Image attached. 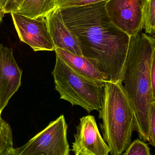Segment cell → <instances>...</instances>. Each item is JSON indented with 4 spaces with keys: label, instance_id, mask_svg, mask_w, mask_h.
I'll return each mask as SVG.
<instances>
[{
    "label": "cell",
    "instance_id": "e0dca14e",
    "mask_svg": "<svg viewBox=\"0 0 155 155\" xmlns=\"http://www.w3.org/2000/svg\"><path fill=\"white\" fill-rule=\"evenodd\" d=\"M149 143L150 145L155 146V103L152 105L149 122Z\"/></svg>",
    "mask_w": 155,
    "mask_h": 155
},
{
    "label": "cell",
    "instance_id": "5bb4252c",
    "mask_svg": "<svg viewBox=\"0 0 155 155\" xmlns=\"http://www.w3.org/2000/svg\"><path fill=\"white\" fill-rule=\"evenodd\" d=\"M13 147L12 133L9 124L1 119L0 121V153L4 148Z\"/></svg>",
    "mask_w": 155,
    "mask_h": 155
},
{
    "label": "cell",
    "instance_id": "6da1fadb",
    "mask_svg": "<svg viewBox=\"0 0 155 155\" xmlns=\"http://www.w3.org/2000/svg\"><path fill=\"white\" fill-rule=\"evenodd\" d=\"M106 2L60 10L65 24L78 40L83 56L107 81L116 83L121 78L130 37L111 22Z\"/></svg>",
    "mask_w": 155,
    "mask_h": 155
},
{
    "label": "cell",
    "instance_id": "44dd1931",
    "mask_svg": "<svg viewBox=\"0 0 155 155\" xmlns=\"http://www.w3.org/2000/svg\"><path fill=\"white\" fill-rule=\"evenodd\" d=\"M7 0H0V7L3 12V9L6 4Z\"/></svg>",
    "mask_w": 155,
    "mask_h": 155
},
{
    "label": "cell",
    "instance_id": "4fadbf2b",
    "mask_svg": "<svg viewBox=\"0 0 155 155\" xmlns=\"http://www.w3.org/2000/svg\"><path fill=\"white\" fill-rule=\"evenodd\" d=\"M143 27L146 34L155 32V0H144L143 7Z\"/></svg>",
    "mask_w": 155,
    "mask_h": 155
},
{
    "label": "cell",
    "instance_id": "9a60e30c",
    "mask_svg": "<svg viewBox=\"0 0 155 155\" xmlns=\"http://www.w3.org/2000/svg\"><path fill=\"white\" fill-rule=\"evenodd\" d=\"M123 155H151L148 145L140 139H136L130 144Z\"/></svg>",
    "mask_w": 155,
    "mask_h": 155
},
{
    "label": "cell",
    "instance_id": "8992f818",
    "mask_svg": "<svg viewBox=\"0 0 155 155\" xmlns=\"http://www.w3.org/2000/svg\"><path fill=\"white\" fill-rule=\"evenodd\" d=\"M144 0H108L105 9L111 22L130 37L141 32L143 27Z\"/></svg>",
    "mask_w": 155,
    "mask_h": 155
},
{
    "label": "cell",
    "instance_id": "d6986e66",
    "mask_svg": "<svg viewBox=\"0 0 155 155\" xmlns=\"http://www.w3.org/2000/svg\"><path fill=\"white\" fill-rule=\"evenodd\" d=\"M150 74H151L152 89H153V92L155 94V55L153 58Z\"/></svg>",
    "mask_w": 155,
    "mask_h": 155
},
{
    "label": "cell",
    "instance_id": "277c9868",
    "mask_svg": "<svg viewBox=\"0 0 155 155\" xmlns=\"http://www.w3.org/2000/svg\"><path fill=\"white\" fill-rule=\"evenodd\" d=\"M56 89L60 98L72 106L83 107L90 114L102 108L105 83H98L80 76L69 68L56 54L52 72Z\"/></svg>",
    "mask_w": 155,
    "mask_h": 155
},
{
    "label": "cell",
    "instance_id": "7402d4cb",
    "mask_svg": "<svg viewBox=\"0 0 155 155\" xmlns=\"http://www.w3.org/2000/svg\"><path fill=\"white\" fill-rule=\"evenodd\" d=\"M4 15V13L3 12L2 8L0 7V22L2 21V19Z\"/></svg>",
    "mask_w": 155,
    "mask_h": 155
},
{
    "label": "cell",
    "instance_id": "7a4b0ae2",
    "mask_svg": "<svg viewBox=\"0 0 155 155\" xmlns=\"http://www.w3.org/2000/svg\"><path fill=\"white\" fill-rule=\"evenodd\" d=\"M155 55L154 37L141 32L130 37L119 80L133 111L135 130L140 139L148 143L151 107L155 103L150 74Z\"/></svg>",
    "mask_w": 155,
    "mask_h": 155
},
{
    "label": "cell",
    "instance_id": "2e32d148",
    "mask_svg": "<svg viewBox=\"0 0 155 155\" xmlns=\"http://www.w3.org/2000/svg\"><path fill=\"white\" fill-rule=\"evenodd\" d=\"M108 0H56V6L59 9L79 7Z\"/></svg>",
    "mask_w": 155,
    "mask_h": 155
},
{
    "label": "cell",
    "instance_id": "ac0fdd59",
    "mask_svg": "<svg viewBox=\"0 0 155 155\" xmlns=\"http://www.w3.org/2000/svg\"><path fill=\"white\" fill-rule=\"evenodd\" d=\"M25 0H7L3 9L4 14L16 13Z\"/></svg>",
    "mask_w": 155,
    "mask_h": 155
},
{
    "label": "cell",
    "instance_id": "30bf717a",
    "mask_svg": "<svg viewBox=\"0 0 155 155\" xmlns=\"http://www.w3.org/2000/svg\"><path fill=\"white\" fill-rule=\"evenodd\" d=\"M45 17L55 49L83 56L78 40L65 24L60 9L56 7Z\"/></svg>",
    "mask_w": 155,
    "mask_h": 155
},
{
    "label": "cell",
    "instance_id": "ba28073f",
    "mask_svg": "<svg viewBox=\"0 0 155 155\" xmlns=\"http://www.w3.org/2000/svg\"><path fill=\"white\" fill-rule=\"evenodd\" d=\"M72 151L75 155H109V147L102 137L93 116L80 119Z\"/></svg>",
    "mask_w": 155,
    "mask_h": 155
},
{
    "label": "cell",
    "instance_id": "3957f363",
    "mask_svg": "<svg viewBox=\"0 0 155 155\" xmlns=\"http://www.w3.org/2000/svg\"><path fill=\"white\" fill-rule=\"evenodd\" d=\"M102 108L99 117L103 138L111 155H122L132 143L135 130L132 106L120 81H106L104 85Z\"/></svg>",
    "mask_w": 155,
    "mask_h": 155
},
{
    "label": "cell",
    "instance_id": "ffe728a7",
    "mask_svg": "<svg viewBox=\"0 0 155 155\" xmlns=\"http://www.w3.org/2000/svg\"><path fill=\"white\" fill-rule=\"evenodd\" d=\"M0 155H16L13 147L4 148L0 153Z\"/></svg>",
    "mask_w": 155,
    "mask_h": 155
},
{
    "label": "cell",
    "instance_id": "9c48e42d",
    "mask_svg": "<svg viewBox=\"0 0 155 155\" xmlns=\"http://www.w3.org/2000/svg\"><path fill=\"white\" fill-rule=\"evenodd\" d=\"M22 71L12 50L0 44V110L2 112L21 84Z\"/></svg>",
    "mask_w": 155,
    "mask_h": 155
},
{
    "label": "cell",
    "instance_id": "8fae6325",
    "mask_svg": "<svg viewBox=\"0 0 155 155\" xmlns=\"http://www.w3.org/2000/svg\"><path fill=\"white\" fill-rule=\"evenodd\" d=\"M54 51L69 68L80 76L98 83H105L107 81L104 76L83 56L62 49H55Z\"/></svg>",
    "mask_w": 155,
    "mask_h": 155
},
{
    "label": "cell",
    "instance_id": "52a82bcc",
    "mask_svg": "<svg viewBox=\"0 0 155 155\" xmlns=\"http://www.w3.org/2000/svg\"><path fill=\"white\" fill-rule=\"evenodd\" d=\"M11 14L21 41L28 45L35 51H54L45 17L32 18L17 13Z\"/></svg>",
    "mask_w": 155,
    "mask_h": 155
},
{
    "label": "cell",
    "instance_id": "7c38bea8",
    "mask_svg": "<svg viewBox=\"0 0 155 155\" xmlns=\"http://www.w3.org/2000/svg\"><path fill=\"white\" fill-rule=\"evenodd\" d=\"M56 7V0H25L16 13L32 18L45 17Z\"/></svg>",
    "mask_w": 155,
    "mask_h": 155
},
{
    "label": "cell",
    "instance_id": "5b68a950",
    "mask_svg": "<svg viewBox=\"0 0 155 155\" xmlns=\"http://www.w3.org/2000/svg\"><path fill=\"white\" fill-rule=\"evenodd\" d=\"M67 128L64 116H60L24 145L15 149L16 155H69Z\"/></svg>",
    "mask_w": 155,
    "mask_h": 155
},
{
    "label": "cell",
    "instance_id": "603a6c76",
    "mask_svg": "<svg viewBox=\"0 0 155 155\" xmlns=\"http://www.w3.org/2000/svg\"><path fill=\"white\" fill-rule=\"evenodd\" d=\"M1 113H2V112L0 110V121H1V119H2V118H1Z\"/></svg>",
    "mask_w": 155,
    "mask_h": 155
}]
</instances>
